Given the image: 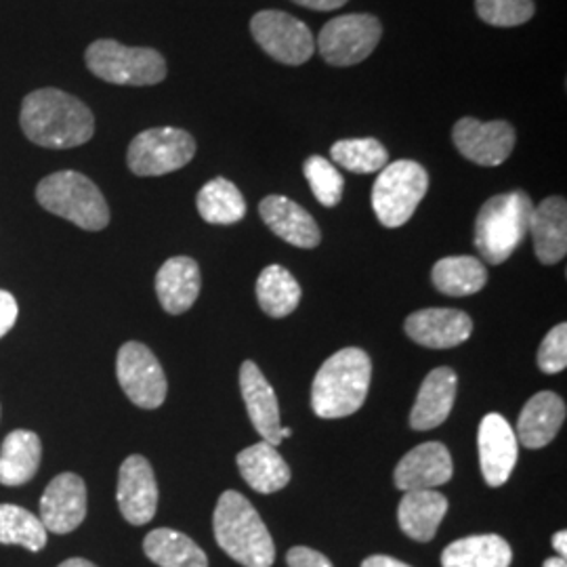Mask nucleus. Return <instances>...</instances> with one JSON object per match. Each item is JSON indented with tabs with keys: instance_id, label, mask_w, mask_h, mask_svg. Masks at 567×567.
<instances>
[{
	"instance_id": "4",
	"label": "nucleus",
	"mask_w": 567,
	"mask_h": 567,
	"mask_svg": "<svg viewBox=\"0 0 567 567\" xmlns=\"http://www.w3.org/2000/svg\"><path fill=\"white\" fill-rule=\"evenodd\" d=\"M534 203L524 189L492 196L475 221V248L489 265H501L519 248L529 231Z\"/></svg>"
},
{
	"instance_id": "9",
	"label": "nucleus",
	"mask_w": 567,
	"mask_h": 567,
	"mask_svg": "<svg viewBox=\"0 0 567 567\" xmlns=\"http://www.w3.org/2000/svg\"><path fill=\"white\" fill-rule=\"evenodd\" d=\"M381 37L383 25L374 16L349 13L326 23L318 34L316 49L326 63L349 68L370 58L381 42Z\"/></svg>"
},
{
	"instance_id": "6",
	"label": "nucleus",
	"mask_w": 567,
	"mask_h": 567,
	"mask_svg": "<svg viewBox=\"0 0 567 567\" xmlns=\"http://www.w3.org/2000/svg\"><path fill=\"white\" fill-rule=\"evenodd\" d=\"M86 68L102 81L121 86H154L166 79L163 53L150 47H126L118 41H95L84 53Z\"/></svg>"
},
{
	"instance_id": "8",
	"label": "nucleus",
	"mask_w": 567,
	"mask_h": 567,
	"mask_svg": "<svg viewBox=\"0 0 567 567\" xmlns=\"http://www.w3.org/2000/svg\"><path fill=\"white\" fill-rule=\"evenodd\" d=\"M196 140L175 126H158L140 133L126 154L128 168L137 177H161L194 161Z\"/></svg>"
},
{
	"instance_id": "33",
	"label": "nucleus",
	"mask_w": 567,
	"mask_h": 567,
	"mask_svg": "<svg viewBox=\"0 0 567 567\" xmlns=\"http://www.w3.org/2000/svg\"><path fill=\"white\" fill-rule=\"evenodd\" d=\"M330 156L334 164L343 166L344 171L360 173V175L383 171L389 164L385 145L374 137L341 140L330 147Z\"/></svg>"
},
{
	"instance_id": "35",
	"label": "nucleus",
	"mask_w": 567,
	"mask_h": 567,
	"mask_svg": "<svg viewBox=\"0 0 567 567\" xmlns=\"http://www.w3.org/2000/svg\"><path fill=\"white\" fill-rule=\"evenodd\" d=\"M475 11L480 20L494 28L524 25L534 18V0H475Z\"/></svg>"
},
{
	"instance_id": "38",
	"label": "nucleus",
	"mask_w": 567,
	"mask_h": 567,
	"mask_svg": "<svg viewBox=\"0 0 567 567\" xmlns=\"http://www.w3.org/2000/svg\"><path fill=\"white\" fill-rule=\"evenodd\" d=\"M20 316V307L11 292L0 290V339L16 326Z\"/></svg>"
},
{
	"instance_id": "34",
	"label": "nucleus",
	"mask_w": 567,
	"mask_h": 567,
	"mask_svg": "<svg viewBox=\"0 0 567 567\" xmlns=\"http://www.w3.org/2000/svg\"><path fill=\"white\" fill-rule=\"evenodd\" d=\"M303 173L318 203L324 204L328 208L341 203L344 179L334 164L326 161L324 156H309L305 161Z\"/></svg>"
},
{
	"instance_id": "41",
	"label": "nucleus",
	"mask_w": 567,
	"mask_h": 567,
	"mask_svg": "<svg viewBox=\"0 0 567 567\" xmlns=\"http://www.w3.org/2000/svg\"><path fill=\"white\" fill-rule=\"evenodd\" d=\"M553 548L559 553V557H566L567 555V532L561 529L553 536Z\"/></svg>"
},
{
	"instance_id": "5",
	"label": "nucleus",
	"mask_w": 567,
	"mask_h": 567,
	"mask_svg": "<svg viewBox=\"0 0 567 567\" xmlns=\"http://www.w3.org/2000/svg\"><path fill=\"white\" fill-rule=\"evenodd\" d=\"M37 200L44 210L86 231H102L110 224V208L100 187L76 171L44 177L37 187Z\"/></svg>"
},
{
	"instance_id": "16",
	"label": "nucleus",
	"mask_w": 567,
	"mask_h": 567,
	"mask_svg": "<svg viewBox=\"0 0 567 567\" xmlns=\"http://www.w3.org/2000/svg\"><path fill=\"white\" fill-rule=\"evenodd\" d=\"M240 389H243L244 404L248 410L250 423L264 442L271 446L282 444V423H280V408L274 386L265 379L264 372L255 362H244L240 368Z\"/></svg>"
},
{
	"instance_id": "17",
	"label": "nucleus",
	"mask_w": 567,
	"mask_h": 567,
	"mask_svg": "<svg viewBox=\"0 0 567 567\" xmlns=\"http://www.w3.org/2000/svg\"><path fill=\"white\" fill-rule=\"evenodd\" d=\"M454 465L450 450L440 442H426L410 450L395 466L393 482L404 492L435 489L452 480Z\"/></svg>"
},
{
	"instance_id": "42",
	"label": "nucleus",
	"mask_w": 567,
	"mask_h": 567,
	"mask_svg": "<svg viewBox=\"0 0 567 567\" xmlns=\"http://www.w3.org/2000/svg\"><path fill=\"white\" fill-rule=\"evenodd\" d=\"M58 567H97L95 564H91V561H86V559H81V557H72V559H68V561H63L61 566Z\"/></svg>"
},
{
	"instance_id": "12",
	"label": "nucleus",
	"mask_w": 567,
	"mask_h": 567,
	"mask_svg": "<svg viewBox=\"0 0 567 567\" xmlns=\"http://www.w3.org/2000/svg\"><path fill=\"white\" fill-rule=\"evenodd\" d=\"M452 142L466 161L480 166H501L515 147V128L507 121L461 118L452 128Z\"/></svg>"
},
{
	"instance_id": "44",
	"label": "nucleus",
	"mask_w": 567,
	"mask_h": 567,
	"mask_svg": "<svg viewBox=\"0 0 567 567\" xmlns=\"http://www.w3.org/2000/svg\"><path fill=\"white\" fill-rule=\"evenodd\" d=\"M290 435H292V429L290 426H282V440L290 437Z\"/></svg>"
},
{
	"instance_id": "7",
	"label": "nucleus",
	"mask_w": 567,
	"mask_h": 567,
	"mask_svg": "<svg viewBox=\"0 0 567 567\" xmlns=\"http://www.w3.org/2000/svg\"><path fill=\"white\" fill-rule=\"evenodd\" d=\"M429 189V175L423 164L398 161L386 164L372 185V208L385 227L408 224L423 203Z\"/></svg>"
},
{
	"instance_id": "20",
	"label": "nucleus",
	"mask_w": 567,
	"mask_h": 567,
	"mask_svg": "<svg viewBox=\"0 0 567 567\" xmlns=\"http://www.w3.org/2000/svg\"><path fill=\"white\" fill-rule=\"evenodd\" d=\"M458 389V377L452 368H435L426 374L416 404L410 412V426L414 431H431L446 423Z\"/></svg>"
},
{
	"instance_id": "43",
	"label": "nucleus",
	"mask_w": 567,
	"mask_h": 567,
	"mask_svg": "<svg viewBox=\"0 0 567 567\" xmlns=\"http://www.w3.org/2000/svg\"><path fill=\"white\" fill-rule=\"evenodd\" d=\"M543 567H567L566 557H550Z\"/></svg>"
},
{
	"instance_id": "18",
	"label": "nucleus",
	"mask_w": 567,
	"mask_h": 567,
	"mask_svg": "<svg viewBox=\"0 0 567 567\" xmlns=\"http://www.w3.org/2000/svg\"><path fill=\"white\" fill-rule=\"evenodd\" d=\"M404 328L414 343L429 349H450L471 337L473 320L461 309H421L408 316Z\"/></svg>"
},
{
	"instance_id": "37",
	"label": "nucleus",
	"mask_w": 567,
	"mask_h": 567,
	"mask_svg": "<svg viewBox=\"0 0 567 567\" xmlns=\"http://www.w3.org/2000/svg\"><path fill=\"white\" fill-rule=\"evenodd\" d=\"M286 564L288 567H334L320 550L309 547L290 548L286 555Z\"/></svg>"
},
{
	"instance_id": "29",
	"label": "nucleus",
	"mask_w": 567,
	"mask_h": 567,
	"mask_svg": "<svg viewBox=\"0 0 567 567\" xmlns=\"http://www.w3.org/2000/svg\"><path fill=\"white\" fill-rule=\"evenodd\" d=\"M431 280L447 297H468L486 286L487 269L477 257H446L435 264Z\"/></svg>"
},
{
	"instance_id": "36",
	"label": "nucleus",
	"mask_w": 567,
	"mask_h": 567,
	"mask_svg": "<svg viewBox=\"0 0 567 567\" xmlns=\"http://www.w3.org/2000/svg\"><path fill=\"white\" fill-rule=\"evenodd\" d=\"M567 365V324L555 326L538 349V368L547 374H557Z\"/></svg>"
},
{
	"instance_id": "26",
	"label": "nucleus",
	"mask_w": 567,
	"mask_h": 567,
	"mask_svg": "<svg viewBox=\"0 0 567 567\" xmlns=\"http://www.w3.org/2000/svg\"><path fill=\"white\" fill-rule=\"evenodd\" d=\"M236 461L244 482L259 494H274L290 484V466L276 446L267 442L246 447Z\"/></svg>"
},
{
	"instance_id": "32",
	"label": "nucleus",
	"mask_w": 567,
	"mask_h": 567,
	"mask_svg": "<svg viewBox=\"0 0 567 567\" xmlns=\"http://www.w3.org/2000/svg\"><path fill=\"white\" fill-rule=\"evenodd\" d=\"M0 545H18L39 553L47 547V529L34 513L18 505H0Z\"/></svg>"
},
{
	"instance_id": "10",
	"label": "nucleus",
	"mask_w": 567,
	"mask_h": 567,
	"mask_svg": "<svg viewBox=\"0 0 567 567\" xmlns=\"http://www.w3.org/2000/svg\"><path fill=\"white\" fill-rule=\"evenodd\" d=\"M250 34L269 58L284 65H303L316 53L309 25L284 11L267 9L252 16Z\"/></svg>"
},
{
	"instance_id": "27",
	"label": "nucleus",
	"mask_w": 567,
	"mask_h": 567,
	"mask_svg": "<svg viewBox=\"0 0 567 567\" xmlns=\"http://www.w3.org/2000/svg\"><path fill=\"white\" fill-rule=\"evenodd\" d=\"M513 550L496 534L466 536L442 553V567H511Z\"/></svg>"
},
{
	"instance_id": "31",
	"label": "nucleus",
	"mask_w": 567,
	"mask_h": 567,
	"mask_svg": "<svg viewBox=\"0 0 567 567\" xmlns=\"http://www.w3.org/2000/svg\"><path fill=\"white\" fill-rule=\"evenodd\" d=\"M198 213L206 224L234 225L243 221L246 203L240 189L224 177L206 183L196 198Z\"/></svg>"
},
{
	"instance_id": "28",
	"label": "nucleus",
	"mask_w": 567,
	"mask_h": 567,
	"mask_svg": "<svg viewBox=\"0 0 567 567\" xmlns=\"http://www.w3.org/2000/svg\"><path fill=\"white\" fill-rule=\"evenodd\" d=\"M150 561L161 567H208V557L189 536L171 527H158L143 540Z\"/></svg>"
},
{
	"instance_id": "14",
	"label": "nucleus",
	"mask_w": 567,
	"mask_h": 567,
	"mask_svg": "<svg viewBox=\"0 0 567 567\" xmlns=\"http://www.w3.org/2000/svg\"><path fill=\"white\" fill-rule=\"evenodd\" d=\"M477 446H480V465L486 480L487 486H505L517 465L519 456V442L508 425L507 419L503 414H487L480 425V435H477Z\"/></svg>"
},
{
	"instance_id": "15",
	"label": "nucleus",
	"mask_w": 567,
	"mask_h": 567,
	"mask_svg": "<svg viewBox=\"0 0 567 567\" xmlns=\"http://www.w3.org/2000/svg\"><path fill=\"white\" fill-rule=\"evenodd\" d=\"M86 517V486L76 473H61L41 498L42 526L53 534H70Z\"/></svg>"
},
{
	"instance_id": "3",
	"label": "nucleus",
	"mask_w": 567,
	"mask_h": 567,
	"mask_svg": "<svg viewBox=\"0 0 567 567\" xmlns=\"http://www.w3.org/2000/svg\"><path fill=\"white\" fill-rule=\"evenodd\" d=\"M213 529L217 545L240 566H274V538L257 508L240 492L227 489L221 494L213 515Z\"/></svg>"
},
{
	"instance_id": "2",
	"label": "nucleus",
	"mask_w": 567,
	"mask_h": 567,
	"mask_svg": "<svg viewBox=\"0 0 567 567\" xmlns=\"http://www.w3.org/2000/svg\"><path fill=\"white\" fill-rule=\"evenodd\" d=\"M372 362L358 347H347L326 360L311 386V408L320 419L355 414L368 398Z\"/></svg>"
},
{
	"instance_id": "1",
	"label": "nucleus",
	"mask_w": 567,
	"mask_h": 567,
	"mask_svg": "<svg viewBox=\"0 0 567 567\" xmlns=\"http://www.w3.org/2000/svg\"><path fill=\"white\" fill-rule=\"evenodd\" d=\"M25 137L49 150H70L91 142L95 118L86 103L60 89H39L21 103Z\"/></svg>"
},
{
	"instance_id": "24",
	"label": "nucleus",
	"mask_w": 567,
	"mask_h": 567,
	"mask_svg": "<svg viewBox=\"0 0 567 567\" xmlns=\"http://www.w3.org/2000/svg\"><path fill=\"white\" fill-rule=\"evenodd\" d=\"M447 513V498L435 489H412L405 492L398 522L408 538L416 543H431L437 534V527Z\"/></svg>"
},
{
	"instance_id": "40",
	"label": "nucleus",
	"mask_w": 567,
	"mask_h": 567,
	"mask_svg": "<svg viewBox=\"0 0 567 567\" xmlns=\"http://www.w3.org/2000/svg\"><path fill=\"white\" fill-rule=\"evenodd\" d=\"M362 567H412L408 566V564H402V561H398V559H393V557H389V555H372V557H368L364 559V564Z\"/></svg>"
},
{
	"instance_id": "21",
	"label": "nucleus",
	"mask_w": 567,
	"mask_h": 567,
	"mask_svg": "<svg viewBox=\"0 0 567 567\" xmlns=\"http://www.w3.org/2000/svg\"><path fill=\"white\" fill-rule=\"evenodd\" d=\"M538 261L555 265L566 259L567 252V204L559 196H550L534 206L529 231Z\"/></svg>"
},
{
	"instance_id": "13",
	"label": "nucleus",
	"mask_w": 567,
	"mask_h": 567,
	"mask_svg": "<svg viewBox=\"0 0 567 567\" xmlns=\"http://www.w3.org/2000/svg\"><path fill=\"white\" fill-rule=\"evenodd\" d=\"M116 501L122 517L131 526H145L158 511V484L150 461L140 454L128 456L118 471Z\"/></svg>"
},
{
	"instance_id": "39",
	"label": "nucleus",
	"mask_w": 567,
	"mask_h": 567,
	"mask_svg": "<svg viewBox=\"0 0 567 567\" xmlns=\"http://www.w3.org/2000/svg\"><path fill=\"white\" fill-rule=\"evenodd\" d=\"M292 2L305 7V9H311V11H337L349 0H292Z\"/></svg>"
},
{
	"instance_id": "23",
	"label": "nucleus",
	"mask_w": 567,
	"mask_h": 567,
	"mask_svg": "<svg viewBox=\"0 0 567 567\" xmlns=\"http://www.w3.org/2000/svg\"><path fill=\"white\" fill-rule=\"evenodd\" d=\"M200 267L192 257H173L156 274L158 301L171 316L189 311L200 295Z\"/></svg>"
},
{
	"instance_id": "22",
	"label": "nucleus",
	"mask_w": 567,
	"mask_h": 567,
	"mask_svg": "<svg viewBox=\"0 0 567 567\" xmlns=\"http://www.w3.org/2000/svg\"><path fill=\"white\" fill-rule=\"evenodd\" d=\"M566 421V404L553 391L536 393L522 410L517 421V442L529 450L548 446Z\"/></svg>"
},
{
	"instance_id": "25",
	"label": "nucleus",
	"mask_w": 567,
	"mask_h": 567,
	"mask_svg": "<svg viewBox=\"0 0 567 567\" xmlns=\"http://www.w3.org/2000/svg\"><path fill=\"white\" fill-rule=\"evenodd\" d=\"M41 437L32 431H11L0 446V484L18 487L28 484L41 466Z\"/></svg>"
},
{
	"instance_id": "19",
	"label": "nucleus",
	"mask_w": 567,
	"mask_h": 567,
	"mask_svg": "<svg viewBox=\"0 0 567 567\" xmlns=\"http://www.w3.org/2000/svg\"><path fill=\"white\" fill-rule=\"evenodd\" d=\"M265 225L284 243L299 248H316L322 243V231L303 206L284 196H267L259 204Z\"/></svg>"
},
{
	"instance_id": "30",
	"label": "nucleus",
	"mask_w": 567,
	"mask_h": 567,
	"mask_svg": "<svg viewBox=\"0 0 567 567\" xmlns=\"http://www.w3.org/2000/svg\"><path fill=\"white\" fill-rule=\"evenodd\" d=\"M301 286L297 278L282 267H265L257 280V301L269 318H286L301 303Z\"/></svg>"
},
{
	"instance_id": "11",
	"label": "nucleus",
	"mask_w": 567,
	"mask_h": 567,
	"mask_svg": "<svg viewBox=\"0 0 567 567\" xmlns=\"http://www.w3.org/2000/svg\"><path fill=\"white\" fill-rule=\"evenodd\" d=\"M116 377L133 404L143 410H156L164 404L168 383L163 365L150 347L137 341L122 344L116 358Z\"/></svg>"
}]
</instances>
